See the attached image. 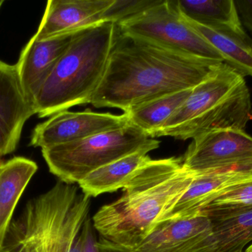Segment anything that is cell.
Listing matches in <instances>:
<instances>
[{
  "mask_svg": "<svg viewBox=\"0 0 252 252\" xmlns=\"http://www.w3.org/2000/svg\"><path fill=\"white\" fill-rule=\"evenodd\" d=\"M114 0H50L34 34L41 41L103 22L102 16Z\"/></svg>",
  "mask_w": 252,
  "mask_h": 252,
  "instance_id": "14",
  "label": "cell"
},
{
  "mask_svg": "<svg viewBox=\"0 0 252 252\" xmlns=\"http://www.w3.org/2000/svg\"><path fill=\"white\" fill-rule=\"evenodd\" d=\"M192 90V89L182 90L150 101L131 108L124 113L130 124L153 138L154 133L183 105Z\"/></svg>",
  "mask_w": 252,
  "mask_h": 252,
  "instance_id": "20",
  "label": "cell"
},
{
  "mask_svg": "<svg viewBox=\"0 0 252 252\" xmlns=\"http://www.w3.org/2000/svg\"><path fill=\"white\" fill-rule=\"evenodd\" d=\"M117 25L101 22L78 30L72 42L37 93L35 114L51 116L90 104L106 72Z\"/></svg>",
  "mask_w": 252,
  "mask_h": 252,
  "instance_id": "4",
  "label": "cell"
},
{
  "mask_svg": "<svg viewBox=\"0 0 252 252\" xmlns=\"http://www.w3.org/2000/svg\"><path fill=\"white\" fill-rule=\"evenodd\" d=\"M76 32L65 33L41 41L31 38L22 50L16 66L22 88L32 107L37 93L69 48Z\"/></svg>",
  "mask_w": 252,
  "mask_h": 252,
  "instance_id": "12",
  "label": "cell"
},
{
  "mask_svg": "<svg viewBox=\"0 0 252 252\" xmlns=\"http://www.w3.org/2000/svg\"><path fill=\"white\" fill-rule=\"evenodd\" d=\"M2 164V161H1V156H0V165Z\"/></svg>",
  "mask_w": 252,
  "mask_h": 252,
  "instance_id": "28",
  "label": "cell"
},
{
  "mask_svg": "<svg viewBox=\"0 0 252 252\" xmlns=\"http://www.w3.org/2000/svg\"><path fill=\"white\" fill-rule=\"evenodd\" d=\"M219 64L123 32L117 26L106 72L90 104L125 112L150 101L194 88Z\"/></svg>",
  "mask_w": 252,
  "mask_h": 252,
  "instance_id": "1",
  "label": "cell"
},
{
  "mask_svg": "<svg viewBox=\"0 0 252 252\" xmlns=\"http://www.w3.org/2000/svg\"><path fill=\"white\" fill-rule=\"evenodd\" d=\"M252 117L251 96L244 77L219 64L192 88L183 105L154 133L186 141L222 129L244 130Z\"/></svg>",
  "mask_w": 252,
  "mask_h": 252,
  "instance_id": "5",
  "label": "cell"
},
{
  "mask_svg": "<svg viewBox=\"0 0 252 252\" xmlns=\"http://www.w3.org/2000/svg\"><path fill=\"white\" fill-rule=\"evenodd\" d=\"M246 252H252V244L251 246L249 247V248L247 249V251Z\"/></svg>",
  "mask_w": 252,
  "mask_h": 252,
  "instance_id": "26",
  "label": "cell"
},
{
  "mask_svg": "<svg viewBox=\"0 0 252 252\" xmlns=\"http://www.w3.org/2000/svg\"><path fill=\"white\" fill-rule=\"evenodd\" d=\"M211 232V220L201 211L188 218L158 223L142 244L130 250L135 252H198Z\"/></svg>",
  "mask_w": 252,
  "mask_h": 252,
  "instance_id": "15",
  "label": "cell"
},
{
  "mask_svg": "<svg viewBox=\"0 0 252 252\" xmlns=\"http://www.w3.org/2000/svg\"><path fill=\"white\" fill-rule=\"evenodd\" d=\"M91 205L79 187L59 180L12 220L2 252H83Z\"/></svg>",
  "mask_w": 252,
  "mask_h": 252,
  "instance_id": "3",
  "label": "cell"
},
{
  "mask_svg": "<svg viewBox=\"0 0 252 252\" xmlns=\"http://www.w3.org/2000/svg\"><path fill=\"white\" fill-rule=\"evenodd\" d=\"M182 161L192 173L252 166V137L236 129L203 133L192 139Z\"/></svg>",
  "mask_w": 252,
  "mask_h": 252,
  "instance_id": "8",
  "label": "cell"
},
{
  "mask_svg": "<svg viewBox=\"0 0 252 252\" xmlns=\"http://www.w3.org/2000/svg\"><path fill=\"white\" fill-rule=\"evenodd\" d=\"M37 170L36 163L24 157H14L0 165V250L16 205Z\"/></svg>",
  "mask_w": 252,
  "mask_h": 252,
  "instance_id": "17",
  "label": "cell"
},
{
  "mask_svg": "<svg viewBox=\"0 0 252 252\" xmlns=\"http://www.w3.org/2000/svg\"><path fill=\"white\" fill-rule=\"evenodd\" d=\"M182 16L204 26L243 29L233 0H177Z\"/></svg>",
  "mask_w": 252,
  "mask_h": 252,
  "instance_id": "19",
  "label": "cell"
},
{
  "mask_svg": "<svg viewBox=\"0 0 252 252\" xmlns=\"http://www.w3.org/2000/svg\"><path fill=\"white\" fill-rule=\"evenodd\" d=\"M83 252H100L97 247V240L94 235V229L91 217H89L84 226Z\"/></svg>",
  "mask_w": 252,
  "mask_h": 252,
  "instance_id": "23",
  "label": "cell"
},
{
  "mask_svg": "<svg viewBox=\"0 0 252 252\" xmlns=\"http://www.w3.org/2000/svg\"><path fill=\"white\" fill-rule=\"evenodd\" d=\"M234 1L243 23L252 33V0H235Z\"/></svg>",
  "mask_w": 252,
  "mask_h": 252,
  "instance_id": "24",
  "label": "cell"
},
{
  "mask_svg": "<svg viewBox=\"0 0 252 252\" xmlns=\"http://www.w3.org/2000/svg\"><path fill=\"white\" fill-rule=\"evenodd\" d=\"M209 206L247 207L252 206V182L235 188L215 200Z\"/></svg>",
  "mask_w": 252,
  "mask_h": 252,
  "instance_id": "22",
  "label": "cell"
},
{
  "mask_svg": "<svg viewBox=\"0 0 252 252\" xmlns=\"http://www.w3.org/2000/svg\"><path fill=\"white\" fill-rule=\"evenodd\" d=\"M159 145V141L156 139L142 149L92 172L78 183L80 189L93 198L124 189L136 172L151 159L148 152Z\"/></svg>",
  "mask_w": 252,
  "mask_h": 252,
  "instance_id": "16",
  "label": "cell"
},
{
  "mask_svg": "<svg viewBox=\"0 0 252 252\" xmlns=\"http://www.w3.org/2000/svg\"><path fill=\"white\" fill-rule=\"evenodd\" d=\"M194 173L182 157L150 159L124 186L116 201L94 215L93 227L112 244L133 250L155 229L189 187Z\"/></svg>",
  "mask_w": 252,
  "mask_h": 252,
  "instance_id": "2",
  "label": "cell"
},
{
  "mask_svg": "<svg viewBox=\"0 0 252 252\" xmlns=\"http://www.w3.org/2000/svg\"><path fill=\"white\" fill-rule=\"evenodd\" d=\"M252 182V166L194 173L186 192L159 223L196 216L226 192Z\"/></svg>",
  "mask_w": 252,
  "mask_h": 252,
  "instance_id": "10",
  "label": "cell"
},
{
  "mask_svg": "<svg viewBox=\"0 0 252 252\" xmlns=\"http://www.w3.org/2000/svg\"><path fill=\"white\" fill-rule=\"evenodd\" d=\"M121 31L151 40L180 53L215 63H224L220 53L187 22L177 0L157 5L117 25Z\"/></svg>",
  "mask_w": 252,
  "mask_h": 252,
  "instance_id": "7",
  "label": "cell"
},
{
  "mask_svg": "<svg viewBox=\"0 0 252 252\" xmlns=\"http://www.w3.org/2000/svg\"><path fill=\"white\" fill-rule=\"evenodd\" d=\"M128 124L125 113L114 115L90 109L80 112L62 111L34 128L31 145L45 149L124 128Z\"/></svg>",
  "mask_w": 252,
  "mask_h": 252,
  "instance_id": "9",
  "label": "cell"
},
{
  "mask_svg": "<svg viewBox=\"0 0 252 252\" xmlns=\"http://www.w3.org/2000/svg\"><path fill=\"white\" fill-rule=\"evenodd\" d=\"M161 0H114L112 5L104 12L102 20L119 24L157 5Z\"/></svg>",
  "mask_w": 252,
  "mask_h": 252,
  "instance_id": "21",
  "label": "cell"
},
{
  "mask_svg": "<svg viewBox=\"0 0 252 252\" xmlns=\"http://www.w3.org/2000/svg\"><path fill=\"white\" fill-rule=\"evenodd\" d=\"M33 115L16 65L0 60V156L16 150L24 126Z\"/></svg>",
  "mask_w": 252,
  "mask_h": 252,
  "instance_id": "11",
  "label": "cell"
},
{
  "mask_svg": "<svg viewBox=\"0 0 252 252\" xmlns=\"http://www.w3.org/2000/svg\"><path fill=\"white\" fill-rule=\"evenodd\" d=\"M4 3V1H2V0H0V7H1V4Z\"/></svg>",
  "mask_w": 252,
  "mask_h": 252,
  "instance_id": "27",
  "label": "cell"
},
{
  "mask_svg": "<svg viewBox=\"0 0 252 252\" xmlns=\"http://www.w3.org/2000/svg\"><path fill=\"white\" fill-rule=\"evenodd\" d=\"M184 18L220 53L225 64L243 77H252V38L244 28H209Z\"/></svg>",
  "mask_w": 252,
  "mask_h": 252,
  "instance_id": "18",
  "label": "cell"
},
{
  "mask_svg": "<svg viewBox=\"0 0 252 252\" xmlns=\"http://www.w3.org/2000/svg\"><path fill=\"white\" fill-rule=\"evenodd\" d=\"M0 252H2V250H0Z\"/></svg>",
  "mask_w": 252,
  "mask_h": 252,
  "instance_id": "29",
  "label": "cell"
},
{
  "mask_svg": "<svg viewBox=\"0 0 252 252\" xmlns=\"http://www.w3.org/2000/svg\"><path fill=\"white\" fill-rule=\"evenodd\" d=\"M97 247L100 252H135L121 246L112 244L100 237L97 241Z\"/></svg>",
  "mask_w": 252,
  "mask_h": 252,
  "instance_id": "25",
  "label": "cell"
},
{
  "mask_svg": "<svg viewBox=\"0 0 252 252\" xmlns=\"http://www.w3.org/2000/svg\"><path fill=\"white\" fill-rule=\"evenodd\" d=\"M155 139L132 124L41 149L49 170L60 181L76 184L87 175L153 143Z\"/></svg>",
  "mask_w": 252,
  "mask_h": 252,
  "instance_id": "6",
  "label": "cell"
},
{
  "mask_svg": "<svg viewBox=\"0 0 252 252\" xmlns=\"http://www.w3.org/2000/svg\"><path fill=\"white\" fill-rule=\"evenodd\" d=\"M212 232L198 252H243L252 241V206H208Z\"/></svg>",
  "mask_w": 252,
  "mask_h": 252,
  "instance_id": "13",
  "label": "cell"
}]
</instances>
